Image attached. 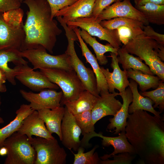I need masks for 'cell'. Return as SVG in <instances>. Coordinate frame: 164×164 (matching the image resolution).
<instances>
[{
    "label": "cell",
    "instance_id": "obj_39",
    "mask_svg": "<svg viewBox=\"0 0 164 164\" xmlns=\"http://www.w3.org/2000/svg\"><path fill=\"white\" fill-rule=\"evenodd\" d=\"M77 0H47L51 10V18L53 19L57 12L62 8L73 3Z\"/></svg>",
    "mask_w": 164,
    "mask_h": 164
},
{
    "label": "cell",
    "instance_id": "obj_31",
    "mask_svg": "<svg viewBox=\"0 0 164 164\" xmlns=\"http://www.w3.org/2000/svg\"><path fill=\"white\" fill-rule=\"evenodd\" d=\"M91 110L87 111L74 115L76 122L80 128L83 135L81 141V145L84 148L89 147L87 139L88 135L94 131V125L93 122Z\"/></svg>",
    "mask_w": 164,
    "mask_h": 164
},
{
    "label": "cell",
    "instance_id": "obj_16",
    "mask_svg": "<svg viewBox=\"0 0 164 164\" xmlns=\"http://www.w3.org/2000/svg\"><path fill=\"white\" fill-rule=\"evenodd\" d=\"M97 102L91 110V116L94 124L102 118L108 115L114 116L120 109L122 104L115 97L118 93L109 92L100 94Z\"/></svg>",
    "mask_w": 164,
    "mask_h": 164
},
{
    "label": "cell",
    "instance_id": "obj_37",
    "mask_svg": "<svg viewBox=\"0 0 164 164\" xmlns=\"http://www.w3.org/2000/svg\"><path fill=\"white\" fill-rule=\"evenodd\" d=\"M135 155L128 152H123L111 156L109 158H113V159H101V164H130L135 157Z\"/></svg>",
    "mask_w": 164,
    "mask_h": 164
},
{
    "label": "cell",
    "instance_id": "obj_35",
    "mask_svg": "<svg viewBox=\"0 0 164 164\" xmlns=\"http://www.w3.org/2000/svg\"><path fill=\"white\" fill-rule=\"evenodd\" d=\"M116 29L119 39L124 45L127 44L131 39L143 33V29L139 27L121 26Z\"/></svg>",
    "mask_w": 164,
    "mask_h": 164
},
{
    "label": "cell",
    "instance_id": "obj_1",
    "mask_svg": "<svg viewBox=\"0 0 164 164\" xmlns=\"http://www.w3.org/2000/svg\"><path fill=\"white\" fill-rule=\"evenodd\" d=\"M125 132L140 163L164 164L163 119L145 110L136 111L129 114Z\"/></svg>",
    "mask_w": 164,
    "mask_h": 164
},
{
    "label": "cell",
    "instance_id": "obj_17",
    "mask_svg": "<svg viewBox=\"0 0 164 164\" xmlns=\"http://www.w3.org/2000/svg\"><path fill=\"white\" fill-rule=\"evenodd\" d=\"M118 136L115 137H108L104 136L101 133H97L94 131L88 136L87 142L89 143L90 140L94 137H99L102 139L101 144L104 147L111 145L114 148L112 153L109 154H105L101 156V160L108 159L111 155L123 152H128L132 154H135L134 149L128 141L125 135V131L121 132Z\"/></svg>",
    "mask_w": 164,
    "mask_h": 164
},
{
    "label": "cell",
    "instance_id": "obj_46",
    "mask_svg": "<svg viewBox=\"0 0 164 164\" xmlns=\"http://www.w3.org/2000/svg\"><path fill=\"white\" fill-rule=\"evenodd\" d=\"M4 122V121L3 118L0 116V124H3Z\"/></svg>",
    "mask_w": 164,
    "mask_h": 164
},
{
    "label": "cell",
    "instance_id": "obj_19",
    "mask_svg": "<svg viewBox=\"0 0 164 164\" xmlns=\"http://www.w3.org/2000/svg\"><path fill=\"white\" fill-rule=\"evenodd\" d=\"M15 78L35 91H40L46 89H57L59 88L56 84L51 82L41 72L35 71L30 67L16 76Z\"/></svg>",
    "mask_w": 164,
    "mask_h": 164
},
{
    "label": "cell",
    "instance_id": "obj_20",
    "mask_svg": "<svg viewBox=\"0 0 164 164\" xmlns=\"http://www.w3.org/2000/svg\"><path fill=\"white\" fill-rule=\"evenodd\" d=\"M122 99L123 104L120 109L114 116L113 118L109 120L110 123L107 127V130L111 131L113 130L114 134H118L121 132L125 131L127 119L129 113L128 109L129 105L133 100L132 94L129 86L125 90L118 93Z\"/></svg>",
    "mask_w": 164,
    "mask_h": 164
},
{
    "label": "cell",
    "instance_id": "obj_21",
    "mask_svg": "<svg viewBox=\"0 0 164 164\" xmlns=\"http://www.w3.org/2000/svg\"><path fill=\"white\" fill-rule=\"evenodd\" d=\"M95 0H77L59 10L55 17L60 16L66 23L80 17H91Z\"/></svg>",
    "mask_w": 164,
    "mask_h": 164
},
{
    "label": "cell",
    "instance_id": "obj_34",
    "mask_svg": "<svg viewBox=\"0 0 164 164\" xmlns=\"http://www.w3.org/2000/svg\"><path fill=\"white\" fill-rule=\"evenodd\" d=\"M160 80L158 87L154 90L142 92L140 94L142 96L151 99L154 103V108L158 107L161 113L164 110V83Z\"/></svg>",
    "mask_w": 164,
    "mask_h": 164
},
{
    "label": "cell",
    "instance_id": "obj_3",
    "mask_svg": "<svg viewBox=\"0 0 164 164\" xmlns=\"http://www.w3.org/2000/svg\"><path fill=\"white\" fill-rule=\"evenodd\" d=\"M122 47L128 53L138 56L154 74L164 81V45L147 37L143 33L131 39Z\"/></svg>",
    "mask_w": 164,
    "mask_h": 164
},
{
    "label": "cell",
    "instance_id": "obj_8",
    "mask_svg": "<svg viewBox=\"0 0 164 164\" xmlns=\"http://www.w3.org/2000/svg\"><path fill=\"white\" fill-rule=\"evenodd\" d=\"M36 152L34 164H65L67 153L55 138L39 137L28 138Z\"/></svg>",
    "mask_w": 164,
    "mask_h": 164
},
{
    "label": "cell",
    "instance_id": "obj_30",
    "mask_svg": "<svg viewBox=\"0 0 164 164\" xmlns=\"http://www.w3.org/2000/svg\"><path fill=\"white\" fill-rule=\"evenodd\" d=\"M127 71L128 78L136 82L142 92L151 88L156 89L161 80L157 76L145 73L140 70L130 69Z\"/></svg>",
    "mask_w": 164,
    "mask_h": 164
},
{
    "label": "cell",
    "instance_id": "obj_23",
    "mask_svg": "<svg viewBox=\"0 0 164 164\" xmlns=\"http://www.w3.org/2000/svg\"><path fill=\"white\" fill-rule=\"evenodd\" d=\"M38 111L39 117L46 124L49 132L51 134L53 133L56 134L61 141V126L65 113V108L61 106L53 109H43Z\"/></svg>",
    "mask_w": 164,
    "mask_h": 164
},
{
    "label": "cell",
    "instance_id": "obj_33",
    "mask_svg": "<svg viewBox=\"0 0 164 164\" xmlns=\"http://www.w3.org/2000/svg\"><path fill=\"white\" fill-rule=\"evenodd\" d=\"M100 24L104 27L108 29H116L121 26H127L132 27H139L143 29V24L137 20L125 17H116L107 20L100 22Z\"/></svg>",
    "mask_w": 164,
    "mask_h": 164
},
{
    "label": "cell",
    "instance_id": "obj_45",
    "mask_svg": "<svg viewBox=\"0 0 164 164\" xmlns=\"http://www.w3.org/2000/svg\"><path fill=\"white\" fill-rule=\"evenodd\" d=\"M7 91V88L5 85L4 84H0V93L5 92ZM1 104V97L0 96V106Z\"/></svg>",
    "mask_w": 164,
    "mask_h": 164
},
{
    "label": "cell",
    "instance_id": "obj_27",
    "mask_svg": "<svg viewBox=\"0 0 164 164\" xmlns=\"http://www.w3.org/2000/svg\"><path fill=\"white\" fill-rule=\"evenodd\" d=\"M79 33L83 39L93 48L100 65H105L108 63V59L104 55L106 52L113 53L118 55V49L114 48L110 44L103 45L100 43L95 37H92L83 29H80Z\"/></svg>",
    "mask_w": 164,
    "mask_h": 164
},
{
    "label": "cell",
    "instance_id": "obj_36",
    "mask_svg": "<svg viewBox=\"0 0 164 164\" xmlns=\"http://www.w3.org/2000/svg\"><path fill=\"white\" fill-rule=\"evenodd\" d=\"M23 11L20 8L2 13L4 20L8 23L13 26H19L23 24Z\"/></svg>",
    "mask_w": 164,
    "mask_h": 164
},
{
    "label": "cell",
    "instance_id": "obj_14",
    "mask_svg": "<svg viewBox=\"0 0 164 164\" xmlns=\"http://www.w3.org/2000/svg\"><path fill=\"white\" fill-rule=\"evenodd\" d=\"M65 112L61 126L63 145L71 150L77 151L81 145L80 137L81 131L77 125L74 115L69 112L65 107Z\"/></svg>",
    "mask_w": 164,
    "mask_h": 164
},
{
    "label": "cell",
    "instance_id": "obj_47",
    "mask_svg": "<svg viewBox=\"0 0 164 164\" xmlns=\"http://www.w3.org/2000/svg\"><path fill=\"white\" fill-rule=\"evenodd\" d=\"M19 2L21 3H22L23 1L24 0H18Z\"/></svg>",
    "mask_w": 164,
    "mask_h": 164
},
{
    "label": "cell",
    "instance_id": "obj_6",
    "mask_svg": "<svg viewBox=\"0 0 164 164\" xmlns=\"http://www.w3.org/2000/svg\"><path fill=\"white\" fill-rule=\"evenodd\" d=\"M8 152L5 164H34L36 152L27 136L16 132L5 141Z\"/></svg>",
    "mask_w": 164,
    "mask_h": 164
},
{
    "label": "cell",
    "instance_id": "obj_44",
    "mask_svg": "<svg viewBox=\"0 0 164 164\" xmlns=\"http://www.w3.org/2000/svg\"><path fill=\"white\" fill-rule=\"evenodd\" d=\"M8 152L7 149L5 146H3L0 148V155L4 156L7 155Z\"/></svg>",
    "mask_w": 164,
    "mask_h": 164
},
{
    "label": "cell",
    "instance_id": "obj_24",
    "mask_svg": "<svg viewBox=\"0 0 164 164\" xmlns=\"http://www.w3.org/2000/svg\"><path fill=\"white\" fill-rule=\"evenodd\" d=\"M138 86L137 83L135 80L132 79L130 80L128 86L132 93L133 100L132 103L129 106V114L141 110L149 111L154 115L162 118L160 114L161 113L156 111L153 108L154 102L149 98L142 96L139 93Z\"/></svg>",
    "mask_w": 164,
    "mask_h": 164
},
{
    "label": "cell",
    "instance_id": "obj_28",
    "mask_svg": "<svg viewBox=\"0 0 164 164\" xmlns=\"http://www.w3.org/2000/svg\"><path fill=\"white\" fill-rule=\"evenodd\" d=\"M118 63L121 64L124 70H127L132 69L140 70L145 73L154 75L148 66L143 63L139 57L130 54L122 47L118 50Z\"/></svg>",
    "mask_w": 164,
    "mask_h": 164
},
{
    "label": "cell",
    "instance_id": "obj_25",
    "mask_svg": "<svg viewBox=\"0 0 164 164\" xmlns=\"http://www.w3.org/2000/svg\"><path fill=\"white\" fill-rule=\"evenodd\" d=\"M34 110L29 104H23L15 112V118L5 127L0 128V148L3 146V143L7 138L17 131L22 121Z\"/></svg>",
    "mask_w": 164,
    "mask_h": 164
},
{
    "label": "cell",
    "instance_id": "obj_10",
    "mask_svg": "<svg viewBox=\"0 0 164 164\" xmlns=\"http://www.w3.org/2000/svg\"><path fill=\"white\" fill-rule=\"evenodd\" d=\"M20 52L19 50L14 48L0 51V68L5 73L7 80L13 85L16 84V76L29 67Z\"/></svg>",
    "mask_w": 164,
    "mask_h": 164
},
{
    "label": "cell",
    "instance_id": "obj_42",
    "mask_svg": "<svg viewBox=\"0 0 164 164\" xmlns=\"http://www.w3.org/2000/svg\"><path fill=\"white\" fill-rule=\"evenodd\" d=\"M135 6H139L148 3H152L159 5H164V0H134Z\"/></svg>",
    "mask_w": 164,
    "mask_h": 164
},
{
    "label": "cell",
    "instance_id": "obj_22",
    "mask_svg": "<svg viewBox=\"0 0 164 164\" xmlns=\"http://www.w3.org/2000/svg\"><path fill=\"white\" fill-rule=\"evenodd\" d=\"M80 29L78 27H75L73 30L76 33L78 41L80 43L82 55L85 57L86 62L91 65L95 74L96 79L97 92L100 95L101 93L109 92L106 79L99 65L97 60L80 36L79 33Z\"/></svg>",
    "mask_w": 164,
    "mask_h": 164
},
{
    "label": "cell",
    "instance_id": "obj_11",
    "mask_svg": "<svg viewBox=\"0 0 164 164\" xmlns=\"http://www.w3.org/2000/svg\"><path fill=\"white\" fill-rule=\"evenodd\" d=\"M19 92L22 97L30 103L29 106L34 110L53 109L61 106L62 91L58 92L53 89H45L36 93L20 89Z\"/></svg>",
    "mask_w": 164,
    "mask_h": 164
},
{
    "label": "cell",
    "instance_id": "obj_32",
    "mask_svg": "<svg viewBox=\"0 0 164 164\" xmlns=\"http://www.w3.org/2000/svg\"><path fill=\"white\" fill-rule=\"evenodd\" d=\"M97 147V145H95L90 151L84 152V148L81 146H80L77 151V153L75 154L72 152L74 156V160L73 164H100L101 159L99 158L97 153L94 152Z\"/></svg>",
    "mask_w": 164,
    "mask_h": 164
},
{
    "label": "cell",
    "instance_id": "obj_4",
    "mask_svg": "<svg viewBox=\"0 0 164 164\" xmlns=\"http://www.w3.org/2000/svg\"><path fill=\"white\" fill-rule=\"evenodd\" d=\"M58 21L63 28L68 41L65 51L68 56L71 66L74 70L86 90L97 97H100L97 92V81L92 70L87 67L78 56L75 51L74 42L78 41L77 35L73 29H70L66 23L59 18Z\"/></svg>",
    "mask_w": 164,
    "mask_h": 164
},
{
    "label": "cell",
    "instance_id": "obj_15",
    "mask_svg": "<svg viewBox=\"0 0 164 164\" xmlns=\"http://www.w3.org/2000/svg\"><path fill=\"white\" fill-rule=\"evenodd\" d=\"M111 58V66L113 69L112 72L109 71L108 69L100 67L106 79L110 93L115 92V89L121 92L125 90L129 84L127 71L122 70L120 68L118 59V55L113 53H110Z\"/></svg>",
    "mask_w": 164,
    "mask_h": 164
},
{
    "label": "cell",
    "instance_id": "obj_29",
    "mask_svg": "<svg viewBox=\"0 0 164 164\" xmlns=\"http://www.w3.org/2000/svg\"><path fill=\"white\" fill-rule=\"evenodd\" d=\"M135 7L142 14L149 23L159 26L164 24V5L148 3Z\"/></svg>",
    "mask_w": 164,
    "mask_h": 164
},
{
    "label": "cell",
    "instance_id": "obj_2",
    "mask_svg": "<svg viewBox=\"0 0 164 164\" xmlns=\"http://www.w3.org/2000/svg\"><path fill=\"white\" fill-rule=\"evenodd\" d=\"M29 9L23 25L25 38L20 50L44 47L53 52L57 36L62 32L57 21L51 18V10L47 0H24Z\"/></svg>",
    "mask_w": 164,
    "mask_h": 164
},
{
    "label": "cell",
    "instance_id": "obj_5",
    "mask_svg": "<svg viewBox=\"0 0 164 164\" xmlns=\"http://www.w3.org/2000/svg\"><path fill=\"white\" fill-rule=\"evenodd\" d=\"M40 71L61 89L63 95L60 101L61 106L66 102L77 99L80 94L86 90L73 70H67L52 68L40 69Z\"/></svg>",
    "mask_w": 164,
    "mask_h": 164
},
{
    "label": "cell",
    "instance_id": "obj_13",
    "mask_svg": "<svg viewBox=\"0 0 164 164\" xmlns=\"http://www.w3.org/2000/svg\"><path fill=\"white\" fill-rule=\"evenodd\" d=\"M24 24L12 25L4 19L0 13V51L10 48L20 49L25 38Z\"/></svg>",
    "mask_w": 164,
    "mask_h": 164
},
{
    "label": "cell",
    "instance_id": "obj_26",
    "mask_svg": "<svg viewBox=\"0 0 164 164\" xmlns=\"http://www.w3.org/2000/svg\"><path fill=\"white\" fill-rule=\"evenodd\" d=\"M98 98L85 90L80 94L77 99L66 102L63 105H65L69 112L74 115L87 111L91 110Z\"/></svg>",
    "mask_w": 164,
    "mask_h": 164
},
{
    "label": "cell",
    "instance_id": "obj_9",
    "mask_svg": "<svg viewBox=\"0 0 164 164\" xmlns=\"http://www.w3.org/2000/svg\"><path fill=\"white\" fill-rule=\"evenodd\" d=\"M68 27L73 29L79 27L91 36L97 37L101 40L107 41L114 48L118 49L122 46L117 30H111L101 26L91 18L80 17L66 23Z\"/></svg>",
    "mask_w": 164,
    "mask_h": 164
},
{
    "label": "cell",
    "instance_id": "obj_18",
    "mask_svg": "<svg viewBox=\"0 0 164 164\" xmlns=\"http://www.w3.org/2000/svg\"><path fill=\"white\" fill-rule=\"evenodd\" d=\"M26 135L28 138L32 135L47 139L55 138L47 129L43 120L39 117L38 111L34 110L22 121L17 131Z\"/></svg>",
    "mask_w": 164,
    "mask_h": 164
},
{
    "label": "cell",
    "instance_id": "obj_40",
    "mask_svg": "<svg viewBox=\"0 0 164 164\" xmlns=\"http://www.w3.org/2000/svg\"><path fill=\"white\" fill-rule=\"evenodd\" d=\"M143 30L148 37L155 40L159 44L164 45V35L155 32L153 28L149 25L144 26Z\"/></svg>",
    "mask_w": 164,
    "mask_h": 164
},
{
    "label": "cell",
    "instance_id": "obj_41",
    "mask_svg": "<svg viewBox=\"0 0 164 164\" xmlns=\"http://www.w3.org/2000/svg\"><path fill=\"white\" fill-rule=\"evenodd\" d=\"M21 4L18 0H0V13L19 8Z\"/></svg>",
    "mask_w": 164,
    "mask_h": 164
},
{
    "label": "cell",
    "instance_id": "obj_12",
    "mask_svg": "<svg viewBox=\"0 0 164 164\" xmlns=\"http://www.w3.org/2000/svg\"><path fill=\"white\" fill-rule=\"evenodd\" d=\"M118 17L137 20L142 22L144 26L149 24L142 14L132 5L130 0L118 1L108 6L95 21L100 23L103 20Z\"/></svg>",
    "mask_w": 164,
    "mask_h": 164
},
{
    "label": "cell",
    "instance_id": "obj_43",
    "mask_svg": "<svg viewBox=\"0 0 164 164\" xmlns=\"http://www.w3.org/2000/svg\"><path fill=\"white\" fill-rule=\"evenodd\" d=\"M7 80L5 75L0 68V84H4Z\"/></svg>",
    "mask_w": 164,
    "mask_h": 164
},
{
    "label": "cell",
    "instance_id": "obj_38",
    "mask_svg": "<svg viewBox=\"0 0 164 164\" xmlns=\"http://www.w3.org/2000/svg\"><path fill=\"white\" fill-rule=\"evenodd\" d=\"M122 0H95L91 18L95 20L102 12L113 3Z\"/></svg>",
    "mask_w": 164,
    "mask_h": 164
},
{
    "label": "cell",
    "instance_id": "obj_7",
    "mask_svg": "<svg viewBox=\"0 0 164 164\" xmlns=\"http://www.w3.org/2000/svg\"><path fill=\"white\" fill-rule=\"evenodd\" d=\"M20 54L26 58L33 66V70L59 68L67 70H73L68 55L65 53L53 55L48 53L43 46L21 51Z\"/></svg>",
    "mask_w": 164,
    "mask_h": 164
}]
</instances>
